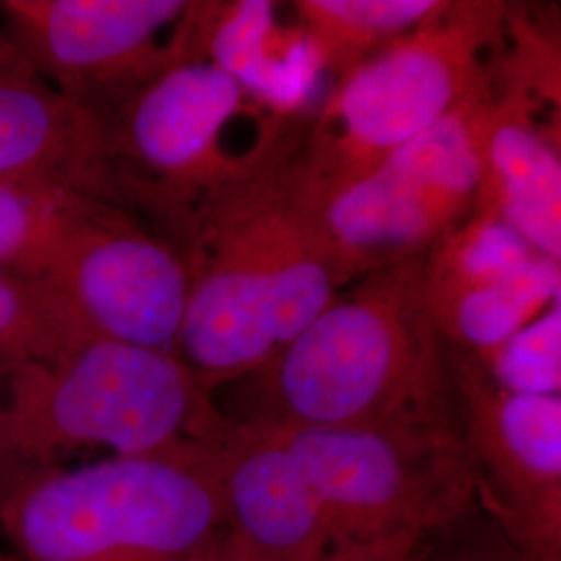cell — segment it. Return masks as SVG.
Returning <instances> with one entry per match:
<instances>
[{
	"label": "cell",
	"mask_w": 561,
	"mask_h": 561,
	"mask_svg": "<svg viewBox=\"0 0 561 561\" xmlns=\"http://www.w3.org/2000/svg\"><path fill=\"white\" fill-rule=\"evenodd\" d=\"M285 148L275 141L169 236L190 273L175 356L210 391L273 360L347 280L301 202Z\"/></svg>",
	"instance_id": "6da1fadb"
},
{
	"label": "cell",
	"mask_w": 561,
	"mask_h": 561,
	"mask_svg": "<svg viewBox=\"0 0 561 561\" xmlns=\"http://www.w3.org/2000/svg\"><path fill=\"white\" fill-rule=\"evenodd\" d=\"M254 403L231 421L294 426H456L445 343L424 259L364 275L358 289L266 362Z\"/></svg>",
	"instance_id": "7a4b0ae2"
},
{
	"label": "cell",
	"mask_w": 561,
	"mask_h": 561,
	"mask_svg": "<svg viewBox=\"0 0 561 561\" xmlns=\"http://www.w3.org/2000/svg\"><path fill=\"white\" fill-rule=\"evenodd\" d=\"M227 424L215 391L175 354L85 337L48 360L7 366L0 482L85 449L215 451Z\"/></svg>",
	"instance_id": "3957f363"
},
{
	"label": "cell",
	"mask_w": 561,
	"mask_h": 561,
	"mask_svg": "<svg viewBox=\"0 0 561 561\" xmlns=\"http://www.w3.org/2000/svg\"><path fill=\"white\" fill-rule=\"evenodd\" d=\"M215 451L11 474L0 482V533L20 561H198L225 528Z\"/></svg>",
	"instance_id": "277c9868"
},
{
	"label": "cell",
	"mask_w": 561,
	"mask_h": 561,
	"mask_svg": "<svg viewBox=\"0 0 561 561\" xmlns=\"http://www.w3.org/2000/svg\"><path fill=\"white\" fill-rule=\"evenodd\" d=\"M500 2H442L400 41L341 78L298 157L294 178L317 198L350 185L439 121L493 96L486 53Z\"/></svg>",
	"instance_id": "5b68a950"
},
{
	"label": "cell",
	"mask_w": 561,
	"mask_h": 561,
	"mask_svg": "<svg viewBox=\"0 0 561 561\" xmlns=\"http://www.w3.org/2000/svg\"><path fill=\"white\" fill-rule=\"evenodd\" d=\"M266 424L298 463L335 547L426 535L479 502L456 426Z\"/></svg>",
	"instance_id": "8992f818"
},
{
	"label": "cell",
	"mask_w": 561,
	"mask_h": 561,
	"mask_svg": "<svg viewBox=\"0 0 561 561\" xmlns=\"http://www.w3.org/2000/svg\"><path fill=\"white\" fill-rule=\"evenodd\" d=\"M243 96L238 81L196 55L173 62L104 115L108 175L121 208L150 215L171 233L196 202L248 173L277 138H264L245 159L222 152V131Z\"/></svg>",
	"instance_id": "52a82bcc"
},
{
	"label": "cell",
	"mask_w": 561,
	"mask_h": 561,
	"mask_svg": "<svg viewBox=\"0 0 561 561\" xmlns=\"http://www.w3.org/2000/svg\"><path fill=\"white\" fill-rule=\"evenodd\" d=\"M472 106L439 121L370 173L331 194L310 198L296 183L347 280L426 259L470 219L479 194L468 125Z\"/></svg>",
	"instance_id": "ba28073f"
},
{
	"label": "cell",
	"mask_w": 561,
	"mask_h": 561,
	"mask_svg": "<svg viewBox=\"0 0 561 561\" xmlns=\"http://www.w3.org/2000/svg\"><path fill=\"white\" fill-rule=\"evenodd\" d=\"M185 0H4V38L99 119L173 62L196 57Z\"/></svg>",
	"instance_id": "9c48e42d"
},
{
	"label": "cell",
	"mask_w": 561,
	"mask_h": 561,
	"mask_svg": "<svg viewBox=\"0 0 561 561\" xmlns=\"http://www.w3.org/2000/svg\"><path fill=\"white\" fill-rule=\"evenodd\" d=\"M451 408L479 502L535 561H561V396L512 393L445 345Z\"/></svg>",
	"instance_id": "30bf717a"
},
{
	"label": "cell",
	"mask_w": 561,
	"mask_h": 561,
	"mask_svg": "<svg viewBox=\"0 0 561 561\" xmlns=\"http://www.w3.org/2000/svg\"><path fill=\"white\" fill-rule=\"evenodd\" d=\"M78 337L175 354L190 273L178 243L96 201L42 280Z\"/></svg>",
	"instance_id": "8fae6325"
},
{
	"label": "cell",
	"mask_w": 561,
	"mask_h": 561,
	"mask_svg": "<svg viewBox=\"0 0 561 561\" xmlns=\"http://www.w3.org/2000/svg\"><path fill=\"white\" fill-rule=\"evenodd\" d=\"M227 421L215 451L225 526L264 561H321L337 549L321 505L275 428Z\"/></svg>",
	"instance_id": "7c38bea8"
},
{
	"label": "cell",
	"mask_w": 561,
	"mask_h": 561,
	"mask_svg": "<svg viewBox=\"0 0 561 561\" xmlns=\"http://www.w3.org/2000/svg\"><path fill=\"white\" fill-rule=\"evenodd\" d=\"M0 180L59 183L115 202L102 121L0 36Z\"/></svg>",
	"instance_id": "4fadbf2b"
},
{
	"label": "cell",
	"mask_w": 561,
	"mask_h": 561,
	"mask_svg": "<svg viewBox=\"0 0 561 561\" xmlns=\"http://www.w3.org/2000/svg\"><path fill=\"white\" fill-rule=\"evenodd\" d=\"M468 125L479 164L474 213L510 225L545 259L560 262V154L537 125L526 90L474 104Z\"/></svg>",
	"instance_id": "5bb4252c"
},
{
	"label": "cell",
	"mask_w": 561,
	"mask_h": 561,
	"mask_svg": "<svg viewBox=\"0 0 561 561\" xmlns=\"http://www.w3.org/2000/svg\"><path fill=\"white\" fill-rule=\"evenodd\" d=\"M194 32L201 57L275 111L298 108L321 71L306 36L280 50L275 2L268 0L198 2Z\"/></svg>",
	"instance_id": "9a60e30c"
},
{
	"label": "cell",
	"mask_w": 561,
	"mask_h": 561,
	"mask_svg": "<svg viewBox=\"0 0 561 561\" xmlns=\"http://www.w3.org/2000/svg\"><path fill=\"white\" fill-rule=\"evenodd\" d=\"M560 262L537 259L493 285L428 301L443 343L481 362L560 301Z\"/></svg>",
	"instance_id": "2e32d148"
},
{
	"label": "cell",
	"mask_w": 561,
	"mask_h": 561,
	"mask_svg": "<svg viewBox=\"0 0 561 561\" xmlns=\"http://www.w3.org/2000/svg\"><path fill=\"white\" fill-rule=\"evenodd\" d=\"M96 201L59 183L0 180V273L44 280Z\"/></svg>",
	"instance_id": "e0dca14e"
},
{
	"label": "cell",
	"mask_w": 561,
	"mask_h": 561,
	"mask_svg": "<svg viewBox=\"0 0 561 561\" xmlns=\"http://www.w3.org/2000/svg\"><path fill=\"white\" fill-rule=\"evenodd\" d=\"M439 4V0H300L294 7L321 67L341 80L416 30Z\"/></svg>",
	"instance_id": "ac0fdd59"
},
{
	"label": "cell",
	"mask_w": 561,
	"mask_h": 561,
	"mask_svg": "<svg viewBox=\"0 0 561 561\" xmlns=\"http://www.w3.org/2000/svg\"><path fill=\"white\" fill-rule=\"evenodd\" d=\"M81 337L42 280L0 273V362L48 360Z\"/></svg>",
	"instance_id": "d6986e66"
},
{
	"label": "cell",
	"mask_w": 561,
	"mask_h": 561,
	"mask_svg": "<svg viewBox=\"0 0 561 561\" xmlns=\"http://www.w3.org/2000/svg\"><path fill=\"white\" fill-rule=\"evenodd\" d=\"M479 364L491 377V381L505 391L528 396H560V301L551 304L541 317L522 327L518 333L503 341L495 352H491Z\"/></svg>",
	"instance_id": "ffe728a7"
},
{
	"label": "cell",
	"mask_w": 561,
	"mask_h": 561,
	"mask_svg": "<svg viewBox=\"0 0 561 561\" xmlns=\"http://www.w3.org/2000/svg\"><path fill=\"white\" fill-rule=\"evenodd\" d=\"M416 561H535L481 502L424 535Z\"/></svg>",
	"instance_id": "44dd1931"
},
{
	"label": "cell",
	"mask_w": 561,
	"mask_h": 561,
	"mask_svg": "<svg viewBox=\"0 0 561 561\" xmlns=\"http://www.w3.org/2000/svg\"><path fill=\"white\" fill-rule=\"evenodd\" d=\"M424 535L401 533L333 549L321 561H416Z\"/></svg>",
	"instance_id": "7402d4cb"
},
{
	"label": "cell",
	"mask_w": 561,
	"mask_h": 561,
	"mask_svg": "<svg viewBox=\"0 0 561 561\" xmlns=\"http://www.w3.org/2000/svg\"><path fill=\"white\" fill-rule=\"evenodd\" d=\"M198 561H264L261 556L241 541L227 526L208 542Z\"/></svg>",
	"instance_id": "603a6c76"
},
{
	"label": "cell",
	"mask_w": 561,
	"mask_h": 561,
	"mask_svg": "<svg viewBox=\"0 0 561 561\" xmlns=\"http://www.w3.org/2000/svg\"><path fill=\"white\" fill-rule=\"evenodd\" d=\"M7 366H9V364H2V362H0V408H2V389H4V375H7Z\"/></svg>",
	"instance_id": "cb8c5ba5"
},
{
	"label": "cell",
	"mask_w": 561,
	"mask_h": 561,
	"mask_svg": "<svg viewBox=\"0 0 561 561\" xmlns=\"http://www.w3.org/2000/svg\"><path fill=\"white\" fill-rule=\"evenodd\" d=\"M0 561H20L11 551H4V549H0Z\"/></svg>",
	"instance_id": "d4e9b609"
}]
</instances>
